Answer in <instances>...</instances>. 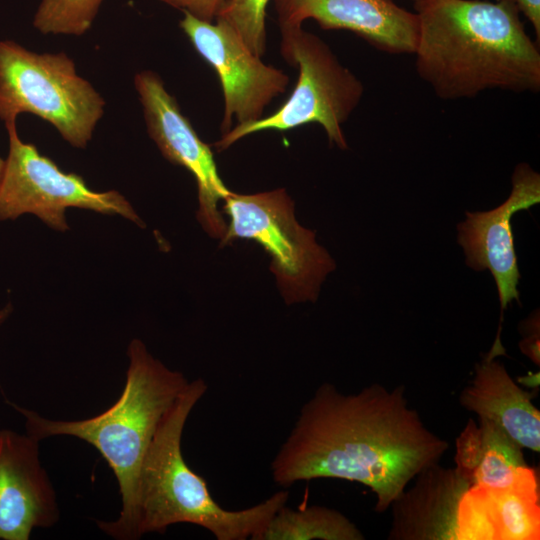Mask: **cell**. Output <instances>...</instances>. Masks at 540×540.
Segmentation results:
<instances>
[{
	"mask_svg": "<svg viewBox=\"0 0 540 540\" xmlns=\"http://www.w3.org/2000/svg\"><path fill=\"white\" fill-rule=\"evenodd\" d=\"M448 448L409 406L403 385L373 383L344 394L325 382L301 407L271 474L283 488L318 478L361 483L375 494V511L383 513Z\"/></svg>",
	"mask_w": 540,
	"mask_h": 540,
	"instance_id": "cell-1",
	"label": "cell"
},
{
	"mask_svg": "<svg viewBox=\"0 0 540 540\" xmlns=\"http://www.w3.org/2000/svg\"><path fill=\"white\" fill-rule=\"evenodd\" d=\"M414 12L416 72L439 98L540 91L539 43L527 34L516 0H418Z\"/></svg>",
	"mask_w": 540,
	"mask_h": 540,
	"instance_id": "cell-2",
	"label": "cell"
},
{
	"mask_svg": "<svg viewBox=\"0 0 540 540\" xmlns=\"http://www.w3.org/2000/svg\"><path fill=\"white\" fill-rule=\"evenodd\" d=\"M129 360L119 398L102 413L81 420H55L9 402L25 420L26 433L38 441L71 436L93 446L117 480L121 510L99 528L117 540H135V501L139 471L163 417L188 384L179 371L155 358L140 339L127 348Z\"/></svg>",
	"mask_w": 540,
	"mask_h": 540,
	"instance_id": "cell-3",
	"label": "cell"
},
{
	"mask_svg": "<svg viewBox=\"0 0 540 540\" xmlns=\"http://www.w3.org/2000/svg\"><path fill=\"white\" fill-rule=\"evenodd\" d=\"M207 383L189 381L160 422L142 462L136 489V539L189 523L217 540H257L272 516L289 499L286 489L241 510H227L211 495L206 480L184 459L181 442L190 413L206 394Z\"/></svg>",
	"mask_w": 540,
	"mask_h": 540,
	"instance_id": "cell-4",
	"label": "cell"
},
{
	"mask_svg": "<svg viewBox=\"0 0 540 540\" xmlns=\"http://www.w3.org/2000/svg\"><path fill=\"white\" fill-rule=\"evenodd\" d=\"M279 29L280 54L299 72L294 90L273 114L255 122L236 124L222 134L213 147L222 152L253 133L282 132L317 123L324 129L330 144L347 149L342 126L362 99V82L317 35L302 26Z\"/></svg>",
	"mask_w": 540,
	"mask_h": 540,
	"instance_id": "cell-5",
	"label": "cell"
},
{
	"mask_svg": "<svg viewBox=\"0 0 540 540\" xmlns=\"http://www.w3.org/2000/svg\"><path fill=\"white\" fill-rule=\"evenodd\" d=\"M105 100L76 72L64 52L36 53L0 41V119L31 113L53 125L72 147L85 149L104 113Z\"/></svg>",
	"mask_w": 540,
	"mask_h": 540,
	"instance_id": "cell-6",
	"label": "cell"
},
{
	"mask_svg": "<svg viewBox=\"0 0 540 540\" xmlns=\"http://www.w3.org/2000/svg\"><path fill=\"white\" fill-rule=\"evenodd\" d=\"M223 203L222 213L229 223L220 246L234 240L255 241L270 257V271L286 304L315 302L336 264L316 242L315 232L296 220L294 201L286 189L254 194L231 191Z\"/></svg>",
	"mask_w": 540,
	"mask_h": 540,
	"instance_id": "cell-7",
	"label": "cell"
},
{
	"mask_svg": "<svg viewBox=\"0 0 540 540\" xmlns=\"http://www.w3.org/2000/svg\"><path fill=\"white\" fill-rule=\"evenodd\" d=\"M9 151L0 179V221L32 214L55 231L69 230L68 208L121 216L139 227L144 221L118 191H95L76 173L61 170L17 133L16 121L5 123Z\"/></svg>",
	"mask_w": 540,
	"mask_h": 540,
	"instance_id": "cell-8",
	"label": "cell"
},
{
	"mask_svg": "<svg viewBox=\"0 0 540 540\" xmlns=\"http://www.w3.org/2000/svg\"><path fill=\"white\" fill-rule=\"evenodd\" d=\"M179 22L196 52L215 70L224 100L221 135L237 124L255 122L266 107L285 93L290 79L282 70L265 64L224 21H203L182 11Z\"/></svg>",
	"mask_w": 540,
	"mask_h": 540,
	"instance_id": "cell-9",
	"label": "cell"
},
{
	"mask_svg": "<svg viewBox=\"0 0 540 540\" xmlns=\"http://www.w3.org/2000/svg\"><path fill=\"white\" fill-rule=\"evenodd\" d=\"M134 86L143 108L149 137L163 157L189 171L197 185V220L211 237L221 240L227 230L219 202L231 191L219 176L210 145L197 134L156 72L142 70Z\"/></svg>",
	"mask_w": 540,
	"mask_h": 540,
	"instance_id": "cell-10",
	"label": "cell"
},
{
	"mask_svg": "<svg viewBox=\"0 0 540 540\" xmlns=\"http://www.w3.org/2000/svg\"><path fill=\"white\" fill-rule=\"evenodd\" d=\"M510 195L489 211L466 212L457 225V241L464 250L465 263L475 271L489 270L495 280L501 310L513 301L520 303L517 289L521 277L511 226L512 216L540 202V175L526 163L512 174Z\"/></svg>",
	"mask_w": 540,
	"mask_h": 540,
	"instance_id": "cell-11",
	"label": "cell"
},
{
	"mask_svg": "<svg viewBox=\"0 0 540 540\" xmlns=\"http://www.w3.org/2000/svg\"><path fill=\"white\" fill-rule=\"evenodd\" d=\"M29 434L0 430V540H29L60 518L52 481Z\"/></svg>",
	"mask_w": 540,
	"mask_h": 540,
	"instance_id": "cell-12",
	"label": "cell"
},
{
	"mask_svg": "<svg viewBox=\"0 0 540 540\" xmlns=\"http://www.w3.org/2000/svg\"><path fill=\"white\" fill-rule=\"evenodd\" d=\"M279 28L312 19L324 30H347L379 51L413 54L418 18L393 0H273Z\"/></svg>",
	"mask_w": 540,
	"mask_h": 540,
	"instance_id": "cell-13",
	"label": "cell"
},
{
	"mask_svg": "<svg viewBox=\"0 0 540 540\" xmlns=\"http://www.w3.org/2000/svg\"><path fill=\"white\" fill-rule=\"evenodd\" d=\"M536 471L509 488L470 486L457 511L456 540H539Z\"/></svg>",
	"mask_w": 540,
	"mask_h": 540,
	"instance_id": "cell-14",
	"label": "cell"
},
{
	"mask_svg": "<svg viewBox=\"0 0 540 540\" xmlns=\"http://www.w3.org/2000/svg\"><path fill=\"white\" fill-rule=\"evenodd\" d=\"M390 504L389 540H456L458 505L471 486L439 462L421 470Z\"/></svg>",
	"mask_w": 540,
	"mask_h": 540,
	"instance_id": "cell-15",
	"label": "cell"
},
{
	"mask_svg": "<svg viewBox=\"0 0 540 540\" xmlns=\"http://www.w3.org/2000/svg\"><path fill=\"white\" fill-rule=\"evenodd\" d=\"M504 353L500 329L486 356L475 365L472 380L459 396L461 406L502 428L522 448L540 451V412L497 359Z\"/></svg>",
	"mask_w": 540,
	"mask_h": 540,
	"instance_id": "cell-16",
	"label": "cell"
},
{
	"mask_svg": "<svg viewBox=\"0 0 540 540\" xmlns=\"http://www.w3.org/2000/svg\"><path fill=\"white\" fill-rule=\"evenodd\" d=\"M522 449L494 422L469 419L456 439L455 469L471 486L509 488L535 471Z\"/></svg>",
	"mask_w": 540,
	"mask_h": 540,
	"instance_id": "cell-17",
	"label": "cell"
},
{
	"mask_svg": "<svg viewBox=\"0 0 540 540\" xmlns=\"http://www.w3.org/2000/svg\"><path fill=\"white\" fill-rule=\"evenodd\" d=\"M363 540L364 534L342 512L312 505L292 509L283 505L257 540Z\"/></svg>",
	"mask_w": 540,
	"mask_h": 540,
	"instance_id": "cell-18",
	"label": "cell"
},
{
	"mask_svg": "<svg viewBox=\"0 0 540 540\" xmlns=\"http://www.w3.org/2000/svg\"><path fill=\"white\" fill-rule=\"evenodd\" d=\"M104 0H41L33 19L42 34L82 36Z\"/></svg>",
	"mask_w": 540,
	"mask_h": 540,
	"instance_id": "cell-19",
	"label": "cell"
},
{
	"mask_svg": "<svg viewBox=\"0 0 540 540\" xmlns=\"http://www.w3.org/2000/svg\"><path fill=\"white\" fill-rule=\"evenodd\" d=\"M269 2L270 0H227L216 17L228 24L246 46L261 58L267 46L266 9Z\"/></svg>",
	"mask_w": 540,
	"mask_h": 540,
	"instance_id": "cell-20",
	"label": "cell"
},
{
	"mask_svg": "<svg viewBox=\"0 0 540 540\" xmlns=\"http://www.w3.org/2000/svg\"><path fill=\"white\" fill-rule=\"evenodd\" d=\"M173 8L187 11L198 19L215 21L227 0H159Z\"/></svg>",
	"mask_w": 540,
	"mask_h": 540,
	"instance_id": "cell-21",
	"label": "cell"
},
{
	"mask_svg": "<svg viewBox=\"0 0 540 540\" xmlns=\"http://www.w3.org/2000/svg\"><path fill=\"white\" fill-rule=\"evenodd\" d=\"M524 328L527 331L519 346L534 363L539 365V317L534 316L525 321Z\"/></svg>",
	"mask_w": 540,
	"mask_h": 540,
	"instance_id": "cell-22",
	"label": "cell"
},
{
	"mask_svg": "<svg viewBox=\"0 0 540 540\" xmlns=\"http://www.w3.org/2000/svg\"><path fill=\"white\" fill-rule=\"evenodd\" d=\"M520 13L533 27L536 42L540 44V0H516Z\"/></svg>",
	"mask_w": 540,
	"mask_h": 540,
	"instance_id": "cell-23",
	"label": "cell"
},
{
	"mask_svg": "<svg viewBox=\"0 0 540 540\" xmlns=\"http://www.w3.org/2000/svg\"><path fill=\"white\" fill-rule=\"evenodd\" d=\"M13 313V306L11 303L0 307V327L9 319Z\"/></svg>",
	"mask_w": 540,
	"mask_h": 540,
	"instance_id": "cell-24",
	"label": "cell"
},
{
	"mask_svg": "<svg viewBox=\"0 0 540 540\" xmlns=\"http://www.w3.org/2000/svg\"><path fill=\"white\" fill-rule=\"evenodd\" d=\"M4 164H5V159H2L0 157V179H1V176H2L3 169H4Z\"/></svg>",
	"mask_w": 540,
	"mask_h": 540,
	"instance_id": "cell-25",
	"label": "cell"
},
{
	"mask_svg": "<svg viewBox=\"0 0 540 540\" xmlns=\"http://www.w3.org/2000/svg\"><path fill=\"white\" fill-rule=\"evenodd\" d=\"M412 1L415 2V1H418V0H412Z\"/></svg>",
	"mask_w": 540,
	"mask_h": 540,
	"instance_id": "cell-26",
	"label": "cell"
}]
</instances>
